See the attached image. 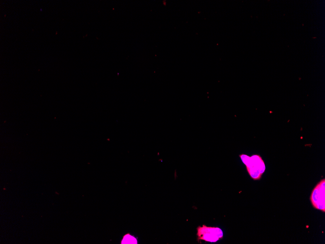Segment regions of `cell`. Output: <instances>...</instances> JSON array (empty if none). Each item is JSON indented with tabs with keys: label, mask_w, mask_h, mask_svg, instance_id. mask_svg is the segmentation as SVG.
Listing matches in <instances>:
<instances>
[{
	"label": "cell",
	"mask_w": 325,
	"mask_h": 244,
	"mask_svg": "<svg viewBox=\"0 0 325 244\" xmlns=\"http://www.w3.org/2000/svg\"><path fill=\"white\" fill-rule=\"evenodd\" d=\"M198 240L215 243L223 238L222 230L218 227L207 226L204 225L197 228Z\"/></svg>",
	"instance_id": "obj_2"
},
{
	"label": "cell",
	"mask_w": 325,
	"mask_h": 244,
	"mask_svg": "<svg viewBox=\"0 0 325 244\" xmlns=\"http://www.w3.org/2000/svg\"><path fill=\"white\" fill-rule=\"evenodd\" d=\"M239 156L245 165L250 177L254 180H259L266 169L265 163L262 157L258 154L249 156L245 154H241Z\"/></svg>",
	"instance_id": "obj_1"
},
{
	"label": "cell",
	"mask_w": 325,
	"mask_h": 244,
	"mask_svg": "<svg viewBox=\"0 0 325 244\" xmlns=\"http://www.w3.org/2000/svg\"><path fill=\"white\" fill-rule=\"evenodd\" d=\"M136 239L130 236L127 235L124 237L122 244H136Z\"/></svg>",
	"instance_id": "obj_4"
},
{
	"label": "cell",
	"mask_w": 325,
	"mask_h": 244,
	"mask_svg": "<svg viewBox=\"0 0 325 244\" xmlns=\"http://www.w3.org/2000/svg\"><path fill=\"white\" fill-rule=\"evenodd\" d=\"M310 201L314 207L325 211V180H322L314 188L310 195Z\"/></svg>",
	"instance_id": "obj_3"
}]
</instances>
